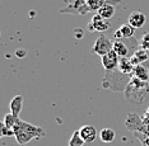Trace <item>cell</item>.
<instances>
[{
	"instance_id": "20",
	"label": "cell",
	"mask_w": 149,
	"mask_h": 146,
	"mask_svg": "<svg viewBox=\"0 0 149 146\" xmlns=\"http://www.w3.org/2000/svg\"><path fill=\"white\" fill-rule=\"evenodd\" d=\"M21 120L18 116H15V114H13L12 112H9V113H6L5 116H4V120H3V125H5L6 127H9V128H14L15 127V125L18 123V121Z\"/></svg>"
},
{
	"instance_id": "14",
	"label": "cell",
	"mask_w": 149,
	"mask_h": 146,
	"mask_svg": "<svg viewBox=\"0 0 149 146\" xmlns=\"http://www.w3.org/2000/svg\"><path fill=\"white\" fill-rule=\"evenodd\" d=\"M145 20H147V17L141 12H133L129 15V23H130L135 29L141 28V27L145 24Z\"/></svg>"
},
{
	"instance_id": "15",
	"label": "cell",
	"mask_w": 149,
	"mask_h": 146,
	"mask_svg": "<svg viewBox=\"0 0 149 146\" xmlns=\"http://www.w3.org/2000/svg\"><path fill=\"white\" fill-rule=\"evenodd\" d=\"M130 59H131V62L134 64V66L139 65V64H143V62H145L147 60H149L148 51H147V50H144L143 47L139 46V47H138V50L135 51L134 55L131 56Z\"/></svg>"
},
{
	"instance_id": "13",
	"label": "cell",
	"mask_w": 149,
	"mask_h": 146,
	"mask_svg": "<svg viewBox=\"0 0 149 146\" xmlns=\"http://www.w3.org/2000/svg\"><path fill=\"white\" fill-rule=\"evenodd\" d=\"M134 64L131 62L130 57H120V61H118V66L117 70L120 73L125 74V75H131L133 76V71H134Z\"/></svg>"
},
{
	"instance_id": "9",
	"label": "cell",
	"mask_w": 149,
	"mask_h": 146,
	"mask_svg": "<svg viewBox=\"0 0 149 146\" xmlns=\"http://www.w3.org/2000/svg\"><path fill=\"white\" fill-rule=\"evenodd\" d=\"M126 127L130 132H141L145 127V122L141 117H139L135 113H130L126 118Z\"/></svg>"
},
{
	"instance_id": "4",
	"label": "cell",
	"mask_w": 149,
	"mask_h": 146,
	"mask_svg": "<svg viewBox=\"0 0 149 146\" xmlns=\"http://www.w3.org/2000/svg\"><path fill=\"white\" fill-rule=\"evenodd\" d=\"M139 46L140 45H139V42L135 39V37H130V38L115 39L112 50L120 57H131L134 55L135 51L138 50Z\"/></svg>"
},
{
	"instance_id": "12",
	"label": "cell",
	"mask_w": 149,
	"mask_h": 146,
	"mask_svg": "<svg viewBox=\"0 0 149 146\" xmlns=\"http://www.w3.org/2000/svg\"><path fill=\"white\" fill-rule=\"evenodd\" d=\"M134 32L135 28L130 23H126V24H123L118 28L116 32L113 33V37L116 39H121V38H130V37H134Z\"/></svg>"
},
{
	"instance_id": "3",
	"label": "cell",
	"mask_w": 149,
	"mask_h": 146,
	"mask_svg": "<svg viewBox=\"0 0 149 146\" xmlns=\"http://www.w3.org/2000/svg\"><path fill=\"white\" fill-rule=\"evenodd\" d=\"M131 77H133L131 75H125L117 69L113 71H106V76L102 81V86L104 89L115 91H125Z\"/></svg>"
},
{
	"instance_id": "10",
	"label": "cell",
	"mask_w": 149,
	"mask_h": 146,
	"mask_svg": "<svg viewBox=\"0 0 149 146\" xmlns=\"http://www.w3.org/2000/svg\"><path fill=\"white\" fill-rule=\"evenodd\" d=\"M133 76L141 81L149 83V60H147L143 64H139L134 67Z\"/></svg>"
},
{
	"instance_id": "24",
	"label": "cell",
	"mask_w": 149,
	"mask_h": 146,
	"mask_svg": "<svg viewBox=\"0 0 149 146\" xmlns=\"http://www.w3.org/2000/svg\"><path fill=\"white\" fill-rule=\"evenodd\" d=\"M1 136L3 137H6V136H14V130H12V128L6 127L5 125H1Z\"/></svg>"
},
{
	"instance_id": "8",
	"label": "cell",
	"mask_w": 149,
	"mask_h": 146,
	"mask_svg": "<svg viewBox=\"0 0 149 146\" xmlns=\"http://www.w3.org/2000/svg\"><path fill=\"white\" fill-rule=\"evenodd\" d=\"M88 27H89V30H92V32L103 33V32H106V30L110 28V22H108V19L102 18V17L97 13V14L93 15V18L91 19Z\"/></svg>"
},
{
	"instance_id": "7",
	"label": "cell",
	"mask_w": 149,
	"mask_h": 146,
	"mask_svg": "<svg viewBox=\"0 0 149 146\" xmlns=\"http://www.w3.org/2000/svg\"><path fill=\"white\" fill-rule=\"evenodd\" d=\"M118 61H120V56L112 50L106 55L101 56V64H102L103 69L106 71H113L117 69Z\"/></svg>"
},
{
	"instance_id": "5",
	"label": "cell",
	"mask_w": 149,
	"mask_h": 146,
	"mask_svg": "<svg viewBox=\"0 0 149 146\" xmlns=\"http://www.w3.org/2000/svg\"><path fill=\"white\" fill-rule=\"evenodd\" d=\"M91 12L92 10L88 5L87 0H73L65 8L60 10L61 14H78V15H86Z\"/></svg>"
},
{
	"instance_id": "17",
	"label": "cell",
	"mask_w": 149,
	"mask_h": 146,
	"mask_svg": "<svg viewBox=\"0 0 149 146\" xmlns=\"http://www.w3.org/2000/svg\"><path fill=\"white\" fill-rule=\"evenodd\" d=\"M115 12H116V6H115L113 4H104V5H102L100 9H98V14H100L102 18H104V19H108L110 20L112 17L115 15Z\"/></svg>"
},
{
	"instance_id": "19",
	"label": "cell",
	"mask_w": 149,
	"mask_h": 146,
	"mask_svg": "<svg viewBox=\"0 0 149 146\" xmlns=\"http://www.w3.org/2000/svg\"><path fill=\"white\" fill-rule=\"evenodd\" d=\"M115 137H116V132L112 128H103V130H101L100 132V138L102 142H106V144H110V142H112L115 140Z\"/></svg>"
},
{
	"instance_id": "22",
	"label": "cell",
	"mask_w": 149,
	"mask_h": 146,
	"mask_svg": "<svg viewBox=\"0 0 149 146\" xmlns=\"http://www.w3.org/2000/svg\"><path fill=\"white\" fill-rule=\"evenodd\" d=\"M135 137L139 138L141 146H149V135L143 134V132H134Z\"/></svg>"
},
{
	"instance_id": "21",
	"label": "cell",
	"mask_w": 149,
	"mask_h": 146,
	"mask_svg": "<svg viewBox=\"0 0 149 146\" xmlns=\"http://www.w3.org/2000/svg\"><path fill=\"white\" fill-rule=\"evenodd\" d=\"M84 144H86V141H84L82 138V136H80L79 130L74 132L72 135V137H70V140H69V146H83Z\"/></svg>"
},
{
	"instance_id": "1",
	"label": "cell",
	"mask_w": 149,
	"mask_h": 146,
	"mask_svg": "<svg viewBox=\"0 0 149 146\" xmlns=\"http://www.w3.org/2000/svg\"><path fill=\"white\" fill-rule=\"evenodd\" d=\"M13 130H14V137L19 145H26L45 135V132L41 127L35 126V125L24 122L22 120L18 121V123L15 125V127Z\"/></svg>"
},
{
	"instance_id": "2",
	"label": "cell",
	"mask_w": 149,
	"mask_h": 146,
	"mask_svg": "<svg viewBox=\"0 0 149 146\" xmlns=\"http://www.w3.org/2000/svg\"><path fill=\"white\" fill-rule=\"evenodd\" d=\"M149 91V83L141 81L136 79V77H131L129 81L126 89H125V97L126 99L133 104H143V102L145 100V95Z\"/></svg>"
},
{
	"instance_id": "18",
	"label": "cell",
	"mask_w": 149,
	"mask_h": 146,
	"mask_svg": "<svg viewBox=\"0 0 149 146\" xmlns=\"http://www.w3.org/2000/svg\"><path fill=\"white\" fill-rule=\"evenodd\" d=\"M88 1V5H89V8L92 12H98V9L101 8L102 5L104 4H118L120 3V0H87Z\"/></svg>"
},
{
	"instance_id": "23",
	"label": "cell",
	"mask_w": 149,
	"mask_h": 146,
	"mask_svg": "<svg viewBox=\"0 0 149 146\" xmlns=\"http://www.w3.org/2000/svg\"><path fill=\"white\" fill-rule=\"evenodd\" d=\"M139 45H140V47H143L144 50H147L149 52V33H144L143 37H141L140 41H139Z\"/></svg>"
},
{
	"instance_id": "6",
	"label": "cell",
	"mask_w": 149,
	"mask_h": 146,
	"mask_svg": "<svg viewBox=\"0 0 149 146\" xmlns=\"http://www.w3.org/2000/svg\"><path fill=\"white\" fill-rule=\"evenodd\" d=\"M112 48H113V42L104 33H101V36L94 42L92 51L98 56H103L110 52V51H112Z\"/></svg>"
},
{
	"instance_id": "25",
	"label": "cell",
	"mask_w": 149,
	"mask_h": 146,
	"mask_svg": "<svg viewBox=\"0 0 149 146\" xmlns=\"http://www.w3.org/2000/svg\"><path fill=\"white\" fill-rule=\"evenodd\" d=\"M145 118H148V120H149V108H148V111H147V113H145Z\"/></svg>"
},
{
	"instance_id": "11",
	"label": "cell",
	"mask_w": 149,
	"mask_h": 146,
	"mask_svg": "<svg viewBox=\"0 0 149 146\" xmlns=\"http://www.w3.org/2000/svg\"><path fill=\"white\" fill-rule=\"evenodd\" d=\"M79 132H80V136L86 142L91 144V142H94L96 138L98 136V132L96 130V127L92 126V125H84L79 128Z\"/></svg>"
},
{
	"instance_id": "16",
	"label": "cell",
	"mask_w": 149,
	"mask_h": 146,
	"mask_svg": "<svg viewBox=\"0 0 149 146\" xmlns=\"http://www.w3.org/2000/svg\"><path fill=\"white\" fill-rule=\"evenodd\" d=\"M23 98L22 95H15L13 99L10 100V103H9V109L13 114H15V116H21V112L23 109Z\"/></svg>"
}]
</instances>
